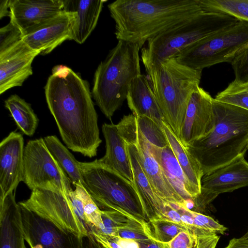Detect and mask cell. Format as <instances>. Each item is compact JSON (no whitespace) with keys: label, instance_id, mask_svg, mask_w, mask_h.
<instances>
[{"label":"cell","instance_id":"obj_1","mask_svg":"<svg viewBox=\"0 0 248 248\" xmlns=\"http://www.w3.org/2000/svg\"><path fill=\"white\" fill-rule=\"evenodd\" d=\"M48 108L67 147L90 158L102 142L89 83L70 68L57 65L45 86Z\"/></svg>","mask_w":248,"mask_h":248},{"label":"cell","instance_id":"obj_2","mask_svg":"<svg viewBox=\"0 0 248 248\" xmlns=\"http://www.w3.org/2000/svg\"><path fill=\"white\" fill-rule=\"evenodd\" d=\"M108 7L117 39L140 49L150 39L202 12L198 0H117Z\"/></svg>","mask_w":248,"mask_h":248},{"label":"cell","instance_id":"obj_3","mask_svg":"<svg viewBox=\"0 0 248 248\" xmlns=\"http://www.w3.org/2000/svg\"><path fill=\"white\" fill-rule=\"evenodd\" d=\"M215 124L204 137L186 149L203 175L221 167L248 149V110L213 98Z\"/></svg>","mask_w":248,"mask_h":248},{"label":"cell","instance_id":"obj_4","mask_svg":"<svg viewBox=\"0 0 248 248\" xmlns=\"http://www.w3.org/2000/svg\"><path fill=\"white\" fill-rule=\"evenodd\" d=\"M145 68L164 121L179 139L189 99L199 86L202 71L182 64L175 58Z\"/></svg>","mask_w":248,"mask_h":248},{"label":"cell","instance_id":"obj_5","mask_svg":"<svg viewBox=\"0 0 248 248\" xmlns=\"http://www.w3.org/2000/svg\"><path fill=\"white\" fill-rule=\"evenodd\" d=\"M138 45L119 40L94 75L92 95L109 120L122 106L131 81L141 74Z\"/></svg>","mask_w":248,"mask_h":248},{"label":"cell","instance_id":"obj_6","mask_svg":"<svg viewBox=\"0 0 248 248\" xmlns=\"http://www.w3.org/2000/svg\"><path fill=\"white\" fill-rule=\"evenodd\" d=\"M239 21L222 13L202 12L148 40L141 50L144 67L175 57L201 40L218 33Z\"/></svg>","mask_w":248,"mask_h":248},{"label":"cell","instance_id":"obj_7","mask_svg":"<svg viewBox=\"0 0 248 248\" xmlns=\"http://www.w3.org/2000/svg\"><path fill=\"white\" fill-rule=\"evenodd\" d=\"M79 165L85 189L101 210H123L148 221L133 183L98 159Z\"/></svg>","mask_w":248,"mask_h":248},{"label":"cell","instance_id":"obj_8","mask_svg":"<svg viewBox=\"0 0 248 248\" xmlns=\"http://www.w3.org/2000/svg\"><path fill=\"white\" fill-rule=\"evenodd\" d=\"M248 46V22L239 21L222 31L195 42L175 57L180 63L201 71L221 62H231Z\"/></svg>","mask_w":248,"mask_h":248},{"label":"cell","instance_id":"obj_9","mask_svg":"<svg viewBox=\"0 0 248 248\" xmlns=\"http://www.w3.org/2000/svg\"><path fill=\"white\" fill-rule=\"evenodd\" d=\"M31 190L41 188L69 196L71 181L46 147L43 138L29 140L24 151L23 181Z\"/></svg>","mask_w":248,"mask_h":248},{"label":"cell","instance_id":"obj_10","mask_svg":"<svg viewBox=\"0 0 248 248\" xmlns=\"http://www.w3.org/2000/svg\"><path fill=\"white\" fill-rule=\"evenodd\" d=\"M20 207L53 223L61 229L84 238L89 232L75 211L69 196L35 188L29 199L18 202Z\"/></svg>","mask_w":248,"mask_h":248},{"label":"cell","instance_id":"obj_11","mask_svg":"<svg viewBox=\"0 0 248 248\" xmlns=\"http://www.w3.org/2000/svg\"><path fill=\"white\" fill-rule=\"evenodd\" d=\"M20 208L24 237L29 248H84V238Z\"/></svg>","mask_w":248,"mask_h":248},{"label":"cell","instance_id":"obj_12","mask_svg":"<svg viewBox=\"0 0 248 248\" xmlns=\"http://www.w3.org/2000/svg\"><path fill=\"white\" fill-rule=\"evenodd\" d=\"M213 101V98L200 86L192 93L179 138L186 148L213 129L216 121Z\"/></svg>","mask_w":248,"mask_h":248},{"label":"cell","instance_id":"obj_13","mask_svg":"<svg viewBox=\"0 0 248 248\" xmlns=\"http://www.w3.org/2000/svg\"><path fill=\"white\" fill-rule=\"evenodd\" d=\"M246 186H248V162L243 154L228 164L203 175L199 196L211 202L220 194Z\"/></svg>","mask_w":248,"mask_h":248},{"label":"cell","instance_id":"obj_14","mask_svg":"<svg viewBox=\"0 0 248 248\" xmlns=\"http://www.w3.org/2000/svg\"><path fill=\"white\" fill-rule=\"evenodd\" d=\"M63 7L62 0H9L10 22L23 36L58 15Z\"/></svg>","mask_w":248,"mask_h":248},{"label":"cell","instance_id":"obj_15","mask_svg":"<svg viewBox=\"0 0 248 248\" xmlns=\"http://www.w3.org/2000/svg\"><path fill=\"white\" fill-rule=\"evenodd\" d=\"M24 139L12 131L0 143V198L16 188L24 179Z\"/></svg>","mask_w":248,"mask_h":248},{"label":"cell","instance_id":"obj_16","mask_svg":"<svg viewBox=\"0 0 248 248\" xmlns=\"http://www.w3.org/2000/svg\"><path fill=\"white\" fill-rule=\"evenodd\" d=\"M40 52L30 47L22 40L0 54V93L21 86L32 74L31 64Z\"/></svg>","mask_w":248,"mask_h":248},{"label":"cell","instance_id":"obj_17","mask_svg":"<svg viewBox=\"0 0 248 248\" xmlns=\"http://www.w3.org/2000/svg\"><path fill=\"white\" fill-rule=\"evenodd\" d=\"M75 22L73 13L62 11L58 15L22 37V40L41 54L51 52L66 40H71Z\"/></svg>","mask_w":248,"mask_h":248},{"label":"cell","instance_id":"obj_18","mask_svg":"<svg viewBox=\"0 0 248 248\" xmlns=\"http://www.w3.org/2000/svg\"><path fill=\"white\" fill-rule=\"evenodd\" d=\"M131 144H135L137 148L141 166L155 193L166 202L186 207V202L170 185L161 166L151 153L149 142L139 128L136 138Z\"/></svg>","mask_w":248,"mask_h":248},{"label":"cell","instance_id":"obj_19","mask_svg":"<svg viewBox=\"0 0 248 248\" xmlns=\"http://www.w3.org/2000/svg\"><path fill=\"white\" fill-rule=\"evenodd\" d=\"M0 248H27L21 208L14 191L0 198Z\"/></svg>","mask_w":248,"mask_h":248},{"label":"cell","instance_id":"obj_20","mask_svg":"<svg viewBox=\"0 0 248 248\" xmlns=\"http://www.w3.org/2000/svg\"><path fill=\"white\" fill-rule=\"evenodd\" d=\"M63 10L74 13L71 40L82 44L95 28L106 0H62Z\"/></svg>","mask_w":248,"mask_h":248},{"label":"cell","instance_id":"obj_21","mask_svg":"<svg viewBox=\"0 0 248 248\" xmlns=\"http://www.w3.org/2000/svg\"><path fill=\"white\" fill-rule=\"evenodd\" d=\"M128 106L136 116H146L162 126L163 116L146 76L132 80L126 96Z\"/></svg>","mask_w":248,"mask_h":248},{"label":"cell","instance_id":"obj_22","mask_svg":"<svg viewBox=\"0 0 248 248\" xmlns=\"http://www.w3.org/2000/svg\"><path fill=\"white\" fill-rule=\"evenodd\" d=\"M102 131L105 140L106 153L98 160L133 182V174L126 143L116 124L104 123Z\"/></svg>","mask_w":248,"mask_h":248},{"label":"cell","instance_id":"obj_23","mask_svg":"<svg viewBox=\"0 0 248 248\" xmlns=\"http://www.w3.org/2000/svg\"><path fill=\"white\" fill-rule=\"evenodd\" d=\"M126 143L133 174V184L142 203L148 221L154 217H161L166 204L154 191L141 166L137 148Z\"/></svg>","mask_w":248,"mask_h":248},{"label":"cell","instance_id":"obj_24","mask_svg":"<svg viewBox=\"0 0 248 248\" xmlns=\"http://www.w3.org/2000/svg\"><path fill=\"white\" fill-rule=\"evenodd\" d=\"M150 150L163 170L167 179L179 195L187 202L198 197L170 145L160 148L149 142Z\"/></svg>","mask_w":248,"mask_h":248},{"label":"cell","instance_id":"obj_25","mask_svg":"<svg viewBox=\"0 0 248 248\" xmlns=\"http://www.w3.org/2000/svg\"><path fill=\"white\" fill-rule=\"evenodd\" d=\"M162 127L179 164L198 196L201 193V180L203 176L200 166L164 121Z\"/></svg>","mask_w":248,"mask_h":248},{"label":"cell","instance_id":"obj_26","mask_svg":"<svg viewBox=\"0 0 248 248\" xmlns=\"http://www.w3.org/2000/svg\"><path fill=\"white\" fill-rule=\"evenodd\" d=\"M43 139L48 151L66 173L71 183L75 186L80 185L85 188L79 161L76 160L56 136H48Z\"/></svg>","mask_w":248,"mask_h":248},{"label":"cell","instance_id":"obj_27","mask_svg":"<svg viewBox=\"0 0 248 248\" xmlns=\"http://www.w3.org/2000/svg\"><path fill=\"white\" fill-rule=\"evenodd\" d=\"M4 105L22 133L29 136L33 135L39 119L31 104L17 94H13L5 100Z\"/></svg>","mask_w":248,"mask_h":248},{"label":"cell","instance_id":"obj_28","mask_svg":"<svg viewBox=\"0 0 248 248\" xmlns=\"http://www.w3.org/2000/svg\"><path fill=\"white\" fill-rule=\"evenodd\" d=\"M203 12H216L248 22V0H198Z\"/></svg>","mask_w":248,"mask_h":248},{"label":"cell","instance_id":"obj_29","mask_svg":"<svg viewBox=\"0 0 248 248\" xmlns=\"http://www.w3.org/2000/svg\"><path fill=\"white\" fill-rule=\"evenodd\" d=\"M101 211L102 226L99 229L92 230H96L106 234L116 236L120 229L126 228L133 222L141 220L123 210Z\"/></svg>","mask_w":248,"mask_h":248},{"label":"cell","instance_id":"obj_30","mask_svg":"<svg viewBox=\"0 0 248 248\" xmlns=\"http://www.w3.org/2000/svg\"><path fill=\"white\" fill-rule=\"evenodd\" d=\"M75 190L82 201L84 224L88 232L92 229H99L102 224L101 210L83 186H77Z\"/></svg>","mask_w":248,"mask_h":248},{"label":"cell","instance_id":"obj_31","mask_svg":"<svg viewBox=\"0 0 248 248\" xmlns=\"http://www.w3.org/2000/svg\"><path fill=\"white\" fill-rule=\"evenodd\" d=\"M215 99L218 101L233 105L248 110V82L233 80Z\"/></svg>","mask_w":248,"mask_h":248},{"label":"cell","instance_id":"obj_32","mask_svg":"<svg viewBox=\"0 0 248 248\" xmlns=\"http://www.w3.org/2000/svg\"><path fill=\"white\" fill-rule=\"evenodd\" d=\"M148 222L155 240L162 243L170 242L181 232L188 228L157 216L149 218Z\"/></svg>","mask_w":248,"mask_h":248},{"label":"cell","instance_id":"obj_33","mask_svg":"<svg viewBox=\"0 0 248 248\" xmlns=\"http://www.w3.org/2000/svg\"><path fill=\"white\" fill-rule=\"evenodd\" d=\"M136 117L140 131L151 144L160 148L169 145L162 126L147 117Z\"/></svg>","mask_w":248,"mask_h":248},{"label":"cell","instance_id":"obj_34","mask_svg":"<svg viewBox=\"0 0 248 248\" xmlns=\"http://www.w3.org/2000/svg\"><path fill=\"white\" fill-rule=\"evenodd\" d=\"M20 30L12 22L0 29V54L22 40Z\"/></svg>","mask_w":248,"mask_h":248},{"label":"cell","instance_id":"obj_35","mask_svg":"<svg viewBox=\"0 0 248 248\" xmlns=\"http://www.w3.org/2000/svg\"><path fill=\"white\" fill-rule=\"evenodd\" d=\"M234 71V80L248 82V46L238 53L231 62Z\"/></svg>","mask_w":248,"mask_h":248},{"label":"cell","instance_id":"obj_36","mask_svg":"<svg viewBox=\"0 0 248 248\" xmlns=\"http://www.w3.org/2000/svg\"><path fill=\"white\" fill-rule=\"evenodd\" d=\"M89 233L105 248H123L115 235L106 234L96 230H91Z\"/></svg>","mask_w":248,"mask_h":248},{"label":"cell","instance_id":"obj_37","mask_svg":"<svg viewBox=\"0 0 248 248\" xmlns=\"http://www.w3.org/2000/svg\"><path fill=\"white\" fill-rule=\"evenodd\" d=\"M160 217L173 223L185 226L182 222L180 213L172 206L170 202L166 203Z\"/></svg>","mask_w":248,"mask_h":248},{"label":"cell","instance_id":"obj_38","mask_svg":"<svg viewBox=\"0 0 248 248\" xmlns=\"http://www.w3.org/2000/svg\"><path fill=\"white\" fill-rule=\"evenodd\" d=\"M225 248H248V238H232Z\"/></svg>","mask_w":248,"mask_h":248},{"label":"cell","instance_id":"obj_39","mask_svg":"<svg viewBox=\"0 0 248 248\" xmlns=\"http://www.w3.org/2000/svg\"><path fill=\"white\" fill-rule=\"evenodd\" d=\"M136 241L138 243L140 248H166L163 243L153 239Z\"/></svg>","mask_w":248,"mask_h":248},{"label":"cell","instance_id":"obj_40","mask_svg":"<svg viewBox=\"0 0 248 248\" xmlns=\"http://www.w3.org/2000/svg\"><path fill=\"white\" fill-rule=\"evenodd\" d=\"M84 248H105L90 234L84 238Z\"/></svg>","mask_w":248,"mask_h":248},{"label":"cell","instance_id":"obj_41","mask_svg":"<svg viewBox=\"0 0 248 248\" xmlns=\"http://www.w3.org/2000/svg\"><path fill=\"white\" fill-rule=\"evenodd\" d=\"M115 236L123 248H140L138 243L135 240L122 238L119 236Z\"/></svg>","mask_w":248,"mask_h":248},{"label":"cell","instance_id":"obj_42","mask_svg":"<svg viewBox=\"0 0 248 248\" xmlns=\"http://www.w3.org/2000/svg\"><path fill=\"white\" fill-rule=\"evenodd\" d=\"M9 0H0V18L6 16H10Z\"/></svg>","mask_w":248,"mask_h":248}]
</instances>
